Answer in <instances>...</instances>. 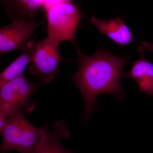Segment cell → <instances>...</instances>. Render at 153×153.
<instances>
[{
  "instance_id": "3957f363",
  "label": "cell",
  "mask_w": 153,
  "mask_h": 153,
  "mask_svg": "<svg viewBox=\"0 0 153 153\" xmlns=\"http://www.w3.org/2000/svg\"><path fill=\"white\" fill-rule=\"evenodd\" d=\"M45 9L48 23L47 36L59 43L70 41L76 48L75 33L81 20L77 6L70 0H61Z\"/></svg>"
},
{
  "instance_id": "ba28073f",
  "label": "cell",
  "mask_w": 153,
  "mask_h": 153,
  "mask_svg": "<svg viewBox=\"0 0 153 153\" xmlns=\"http://www.w3.org/2000/svg\"><path fill=\"white\" fill-rule=\"evenodd\" d=\"M90 22L98 29L101 34L106 35L122 48L136 41L130 29L120 18L102 20L92 16Z\"/></svg>"
},
{
  "instance_id": "4fadbf2b",
  "label": "cell",
  "mask_w": 153,
  "mask_h": 153,
  "mask_svg": "<svg viewBox=\"0 0 153 153\" xmlns=\"http://www.w3.org/2000/svg\"><path fill=\"white\" fill-rule=\"evenodd\" d=\"M139 47L141 48L144 51H149L153 52V44L146 42L141 41Z\"/></svg>"
},
{
  "instance_id": "5bb4252c",
  "label": "cell",
  "mask_w": 153,
  "mask_h": 153,
  "mask_svg": "<svg viewBox=\"0 0 153 153\" xmlns=\"http://www.w3.org/2000/svg\"><path fill=\"white\" fill-rule=\"evenodd\" d=\"M61 0H43L44 7L45 8L56 4Z\"/></svg>"
},
{
  "instance_id": "277c9868",
  "label": "cell",
  "mask_w": 153,
  "mask_h": 153,
  "mask_svg": "<svg viewBox=\"0 0 153 153\" xmlns=\"http://www.w3.org/2000/svg\"><path fill=\"white\" fill-rule=\"evenodd\" d=\"M38 85L29 81L25 74L4 84L0 87V113L9 117L20 109L32 112L35 105L30 98Z\"/></svg>"
},
{
  "instance_id": "7c38bea8",
  "label": "cell",
  "mask_w": 153,
  "mask_h": 153,
  "mask_svg": "<svg viewBox=\"0 0 153 153\" xmlns=\"http://www.w3.org/2000/svg\"><path fill=\"white\" fill-rule=\"evenodd\" d=\"M8 119L4 115L0 113V132L1 133L7 126Z\"/></svg>"
},
{
  "instance_id": "6da1fadb",
  "label": "cell",
  "mask_w": 153,
  "mask_h": 153,
  "mask_svg": "<svg viewBox=\"0 0 153 153\" xmlns=\"http://www.w3.org/2000/svg\"><path fill=\"white\" fill-rule=\"evenodd\" d=\"M77 52L79 69L72 78L83 98L85 108L83 121L86 124L89 115L95 111L100 94H109L120 101L124 99L121 80L124 66L130 57H118L102 49L91 56L82 54L78 48Z\"/></svg>"
},
{
  "instance_id": "30bf717a",
  "label": "cell",
  "mask_w": 153,
  "mask_h": 153,
  "mask_svg": "<svg viewBox=\"0 0 153 153\" xmlns=\"http://www.w3.org/2000/svg\"><path fill=\"white\" fill-rule=\"evenodd\" d=\"M37 42L34 39L29 41L21 55L14 60L0 75V87L4 84L24 74L28 64L33 59Z\"/></svg>"
},
{
  "instance_id": "5b68a950",
  "label": "cell",
  "mask_w": 153,
  "mask_h": 153,
  "mask_svg": "<svg viewBox=\"0 0 153 153\" xmlns=\"http://www.w3.org/2000/svg\"><path fill=\"white\" fill-rule=\"evenodd\" d=\"M59 42L47 36L42 41H38L33 59L28 67V71L36 76L41 84L52 81L60 73L59 63L66 60L60 55Z\"/></svg>"
},
{
  "instance_id": "8992f818",
  "label": "cell",
  "mask_w": 153,
  "mask_h": 153,
  "mask_svg": "<svg viewBox=\"0 0 153 153\" xmlns=\"http://www.w3.org/2000/svg\"><path fill=\"white\" fill-rule=\"evenodd\" d=\"M7 26L0 30V55L13 50H23L27 44L30 36L41 25L33 20L15 18Z\"/></svg>"
},
{
  "instance_id": "7a4b0ae2",
  "label": "cell",
  "mask_w": 153,
  "mask_h": 153,
  "mask_svg": "<svg viewBox=\"0 0 153 153\" xmlns=\"http://www.w3.org/2000/svg\"><path fill=\"white\" fill-rule=\"evenodd\" d=\"M20 109L9 117L7 124L2 132L0 148L2 153L16 150L20 153H31L41 142V129L33 126Z\"/></svg>"
},
{
  "instance_id": "8fae6325",
  "label": "cell",
  "mask_w": 153,
  "mask_h": 153,
  "mask_svg": "<svg viewBox=\"0 0 153 153\" xmlns=\"http://www.w3.org/2000/svg\"><path fill=\"white\" fill-rule=\"evenodd\" d=\"M1 2L12 19L32 20L44 7L43 0H1Z\"/></svg>"
},
{
  "instance_id": "52a82bcc",
  "label": "cell",
  "mask_w": 153,
  "mask_h": 153,
  "mask_svg": "<svg viewBox=\"0 0 153 153\" xmlns=\"http://www.w3.org/2000/svg\"><path fill=\"white\" fill-rule=\"evenodd\" d=\"M42 138L40 143L31 153H73L62 146L61 140L68 138L70 131L64 121L58 120L52 129L47 126L40 128Z\"/></svg>"
},
{
  "instance_id": "9c48e42d",
  "label": "cell",
  "mask_w": 153,
  "mask_h": 153,
  "mask_svg": "<svg viewBox=\"0 0 153 153\" xmlns=\"http://www.w3.org/2000/svg\"><path fill=\"white\" fill-rule=\"evenodd\" d=\"M140 56L135 61L129 71L124 73L123 77H130L137 82L139 91L149 96L153 94V64L147 60L144 51L138 47Z\"/></svg>"
}]
</instances>
